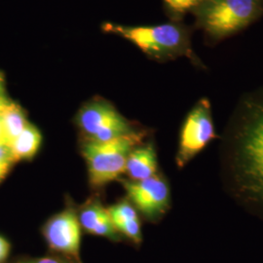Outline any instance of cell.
Instances as JSON below:
<instances>
[{"label": "cell", "mask_w": 263, "mask_h": 263, "mask_svg": "<svg viewBox=\"0 0 263 263\" xmlns=\"http://www.w3.org/2000/svg\"><path fill=\"white\" fill-rule=\"evenodd\" d=\"M9 254V242L5 238L0 236V263L5 262Z\"/></svg>", "instance_id": "17"}, {"label": "cell", "mask_w": 263, "mask_h": 263, "mask_svg": "<svg viewBox=\"0 0 263 263\" xmlns=\"http://www.w3.org/2000/svg\"><path fill=\"white\" fill-rule=\"evenodd\" d=\"M76 122L90 141H111L136 133L131 123L112 104L101 99L85 104L77 114Z\"/></svg>", "instance_id": "6"}, {"label": "cell", "mask_w": 263, "mask_h": 263, "mask_svg": "<svg viewBox=\"0 0 263 263\" xmlns=\"http://www.w3.org/2000/svg\"><path fill=\"white\" fill-rule=\"evenodd\" d=\"M6 145L10 146L28 125L26 113L19 104L8 102L0 112Z\"/></svg>", "instance_id": "10"}, {"label": "cell", "mask_w": 263, "mask_h": 263, "mask_svg": "<svg viewBox=\"0 0 263 263\" xmlns=\"http://www.w3.org/2000/svg\"><path fill=\"white\" fill-rule=\"evenodd\" d=\"M15 163L9 146L6 144L0 145V181L8 174L11 166Z\"/></svg>", "instance_id": "16"}, {"label": "cell", "mask_w": 263, "mask_h": 263, "mask_svg": "<svg viewBox=\"0 0 263 263\" xmlns=\"http://www.w3.org/2000/svg\"><path fill=\"white\" fill-rule=\"evenodd\" d=\"M223 134L224 188L240 206L263 218V90L245 96Z\"/></svg>", "instance_id": "1"}, {"label": "cell", "mask_w": 263, "mask_h": 263, "mask_svg": "<svg viewBox=\"0 0 263 263\" xmlns=\"http://www.w3.org/2000/svg\"><path fill=\"white\" fill-rule=\"evenodd\" d=\"M124 187L132 203L147 219L158 220L168 212L171 191L161 175L140 181H125Z\"/></svg>", "instance_id": "7"}, {"label": "cell", "mask_w": 263, "mask_h": 263, "mask_svg": "<svg viewBox=\"0 0 263 263\" xmlns=\"http://www.w3.org/2000/svg\"><path fill=\"white\" fill-rule=\"evenodd\" d=\"M116 230L118 232H121L122 234L128 237L133 242L136 244H140L142 239L141 235V222L140 218L135 219H126L122 221H118L113 223Z\"/></svg>", "instance_id": "14"}, {"label": "cell", "mask_w": 263, "mask_h": 263, "mask_svg": "<svg viewBox=\"0 0 263 263\" xmlns=\"http://www.w3.org/2000/svg\"><path fill=\"white\" fill-rule=\"evenodd\" d=\"M107 212L109 214L113 223L126 220V219L139 218L136 209L132 206L130 202H126V201L109 208Z\"/></svg>", "instance_id": "15"}, {"label": "cell", "mask_w": 263, "mask_h": 263, "mask_svg": "<svg viewBox=\"0 0 263 263\" xmlns=\"http://www.w3.org/2000/svg\"><path fill=\"white\" fill-rule=\"evenodd\" d=\"M9 101H7L5 98H3V99H0V112H1V110L5 107V105L7 104Z\"/></svg>", "instance_id": "21"}, {"label": "cell", "mask_w": 263, "mask_h": 263, "mask_svg": "<svg viewBox=\"0 0 263 263\" xmlns=\"http://www.w3.org/2000/svg\"><path fill=\"white\" fill-rule=\"evenodd\" d=\"M22 263H62L58 261L54 258H50V257H44V258H40L36 260H30V261H26V262Z\"/></svg>", "instance_id": "18"}, {"label": "cell", "mask_w": 263, "mask_h": 263, "mask_svg": "<svg viewBox=\"0 0 263 263\" xmlns=\"http://www.w3.org/2000/svg\"><path fill=\"white\" fill-rule=\"evenodd\" d=\"M141 139L142 134L136 132L111 141H88L83 147V155L91 184L100 187L124 174L129 154Z\"/></svg>", "instance_id": "4"}, {"label": "cell", "mask_w": 263, "mask_h": 263, "mask_svg": "<svg viewBox=\"0 0 263 263\" xmlns=\"http://www.w3.org/2000/svg\"><path fill=\"white\" fill-rule=\"evenodd\" d=\"M217 138L211 102L203 98L193 106L182 124L176 156L178 167H185Z\"/></svg>", "instance_id": "5"}, {"label": "cell", "mask_w": 263, "mask_h": 263, "mask_svg": "<svg viewBox=\"0 0 263 263\" xmlns=\"http://www.w3.org/2000/svg\"><path fill=\"white\" fill-rule=\"evenodd\" d=\"M1 144H6V141H5L4 132H3L2 124H1V119H0V145H1Z\"/></svg>", "instance_id": "20"}, {"label": "cell", "mask_w": 263, "mask_h": 263, "mask_svg": "<svg viewBox=\"0 0 263 263\" xmlns=\"http://www.w3.org/2000/svg\"><path fill=\"white\" fill-rule=\"evenodd\" d=\"M4 98V76L0 71V99Z\"/></svg>", "instance_id": "19"}, {"label": "cell", "mask_w": 263, "mask_h": 263, "mask_svg": "<svg viewBox=\"0 0 263 263\" xmlns=\"http://www.w3.org/2000/svg\"><path fill=\"white\" fill-rule=\"evenodd\" d=\"M44 237L57 252L78 255L81 243V224L73 211H64L51 218L44 226Z\"/></svg>", "instance_id": "8"}, {"label": "cell", "mask_w": 263, "mask_h": 263, "mask_svg": "<svg viewBox=\"0 0 263 263\" xmlns=\"http://www.w3.org/2000/svg\"><path fill=\"white\" fill-rule=\"evenodd\" d=\"M108 216V212L100 204H92L82 211L79 221L88 232L92 233L95 228L99 226L105 217Z\"/></svg>", "instance_id": "12"}, {"label": "cell", "mask_w": 263, "mask_h": 263, "mask_svg": "<svg viewBox=\"0 0 263 263\" xmlns=\"http://www.w3.org/2000/svg\"><path fill=\"white\" fill-rule=\"evenodd\" d=\"M41 141V133L35 126L28 123L25 130L9 146L15 163L21 160L31 159L39 151Z\"/></svg>", "instance_id": "11"}, {"label": "cell", "mask_w": 263, "mask_h": 263, "mask_svg": "<svg viewBox=\"0 0 263 263\" xmlns=\"http://www.w3.org/2000/svg\"><path fill=\"white\" fill-rule=\"evenodd\" d=\"M205 0H164L166 8L176 18L181 17L189 12H194L195 9Z\"/></svg>", "instance_id": "13"}, {"label": "cell", "mask_w": 263, "mask_h": 263, "mask_svg": "<svg viewBox=\"0 0 263 263\" xmlns=\"http://www.w3.org/2000/svg\"><path fill=\"white\" fill-rule=\"evenodd\" d=\"M103 29L127 39L141 51L157 61H167L179 57L192 58L189 32L178 23L158 26L128 27L105 23Z\"/></svg>", "instance_id": "2"}, {"label": "cell", "mask_w": 263, "mask_h": 263, "mask_svg": "<svg viewBox=\"0 0 263 263\" xmlns=\"http://www.w3.org/2000/svg\"><path fill=\"white\" fill-rule=\"evenodd\" d=\"M158 162L153 143L135 147L126 162L124 173L132 181H140L157 175Z\"/></svg>", "instance_id": "9"}, {"label": "cell", "mask_w": 263, "mask_h": 263, "mask_svg": "<svg viewBox=\"0 0 263 263\" xmlns=\"http://www.w3.org/2000/svg\"><path fill=\"white\" fill-rule=\"evenodd\" d=\"M263 12V0H205L193 12L196 23L214 39L244 29Z\"/></svg>", "instance_id": "3"}]
</instances>
